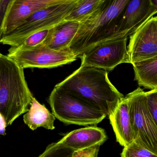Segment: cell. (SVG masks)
<instances>
[{
	"mask_svg": "<svg viewBox=\"0 0 157 157\" xmlns=\"http://www.w3.org/2000/svg\"><path fill=\"white\" fill-rule=\"evenodd\" d=\"M56 86L109 117L124 97L110 81L108 72L93 67L80 66Z\"/></svg>",
	"mask_w": 157,
	"mask_h": 157,
	"instance_id": "cell-1",
	"label": "cell"
},
{
	"mask_svg": "<svg viewBox=\"0 0 157 157\" xmlns=\"http://www.w3.org/2000/svg\"><path fill=\"white\" fill-rule=\"evenodd\" d=\"M129 1L104 0L94 14L80 23L78 32L70 47L77 58L98 44L119 39L117 25Z\"/></svg>",
	"mask_w": 157,
	"mask_h": 157,
	"instance_id": "cell-2",
	"label": "cell"
},
{
	"mask_svg": "<svg viewBox=\"0 0 157 157\" xmlns=\"http://www.w3.org/2000/svg\"><path fill=\"white\" fill-rule=\"evenodd\" d=\"M34 97L25 78L24 69L7 55L0 57V112L6 125L26 113Z\"/></svg>",
	"mask_w": 157,
	"mask_h": 157,
	"instance_id": "cell-3",
	"label": "cell"
},
{
	"mask_svg": "<svg viewBox=\"0 0 157 157\" xmlns=\"http://www.w3.org/2000/svg\"><path fill=\"white\" fill-rule=\"evenodd\" d=\"M77 2V0H62L35 12L13 31L4 36L1 43L16 47L31 34L54 27L64 20Z\"/></svg>",
	"mask_w": 157,
	"mask_h": 157,
	"instance_id": "cell-4",
	"label": "cell"
},
{
	"mask_svg": "<svg viewBox=\"0 0 157 157\" xmlns=\"http://www.w3.org/2000/svg\"><path fill=\"white\" fill-rule=\"evenodd\" d=\"M48 101L55 118L68 125H96L107 117L101 112L56 86Z\"/></svg>",
	"mask_w": 157,
	"mask_h": 157,
	"instance_id": "cell-5",
	"label": "cell"
},
{
	"mask_svg": "<svg viewBox=\"0 0 157 157\" xmlns=\"http://www.w3.org/2000/svg\"><path fill=\"white\" fill-rule=\"evenodd\" d=\"M125 97L129 102L135 142L157 155V127L148 109L145 91L139 87Z\"/></svg>",
	"mask_w": 157,
	"mask_h": 157,
	"instance_id": "cell-6",
	"label": "cell"
},
{
	"mask_svg": "<svg viewBox=\"0 0 157 157\" xmlns=\"http://www.w3.org/2000/svg\"><path fill=\"white\" fill-rule=\"evenodd\" d=\"M8 52L7 56L24 69L54 68L71 63L77 59L70 49L55 50L43 43L25 49H17L11 47Z\"/></svg>",
	"mask_w": 157,
	"mask_h": 157,
	"instance_id": "cell-7",
	"label": "cell"
},
{
	"mask_svg": "<svg viewBox=\"0 0 157 157\" xmlns=\"http://www.w3.org/2000/svg\"><path fill=\"white\" fill-rule=\"evenodd\" d=\"M128 37L121 38L98 44L81 54L80 66L101 69L107 72L119 65L131 63L127 42Z\"/></svg>",
	"mask_w": 157,
	"mask_h": 157,
	"instance_id": "cell-8",
	"label": "cell"
},
{
	"mask_svg": "<svg viewBox=\"0 0 157 157\" xmlns=\"http://www.w3.org/2000/svg\"><path fill=\"white\" fill-rule=\"evenodd\" d=\"M127 50L132 65L157 57V16L130 36Z\"/></svg>",
	"mask_w": 157,
	"mask_h": 157,
	"instance_id": "cell-9",
	"label": "cell"
},
{
	"mask_svg": "<svg viewBox=\"0 0 157 157\" xmlns=\"http://www.w3.org/2000/svg\"><path fill=\"white\" fill-rule=\"evenodd\" d=\"M157 14L152 0H130L118 23V37H128Z\"/></svg>",
	"mask_w": 157,
	"mask_h": 157,
	"instance_id": "cell-10",
	"label": "cell"
},
{
	"mask_svg": "<svg viewBox=\"0 0 157 157\" xmlns=\"http://www.w3.org/2000/svg\"><path fill=\"white\" fill-rule=\"evenodd\" d=\"M62 0H11L2 28V37L13 31L24 20L38 10Z\"/></svg>",
	"mask_w": 157,
	"mask_h": 157,
	"instance_id": "cell-11",
	"label": "cell"
},
{
	"mask_svg": "<svg viewBox=\"0 0 157 157\" xmlns=\"http://www.w3.org/2000/svg\"><path fill=\"white\" fill-rule=\"evenodd\" d=\"M108 139L104 129L97 126H88L70 132L58 143L76 151L99 145L101 146Z\"/></svg>",
	"mask_w": 157,
	"mask_h": 157,
	"instance_id": "cell-12",
	"label": "cell"
},
{
	"mask_svg": "<svg viewBox=\"0 0 157 157\" xmlns=\"http://www.w3.org/2000/svg\"><path fill=\"white\" fill-rule=\"evenodd\" d=\"M109 118L116 136V141L121 146L126 147L135 142L129 102L126 97H124Z\"/></svg>",
	"mask_w": 157,
	"mask_h": 157,
	"instance_id": "cell-13",
	"label": "cell"
},
{
	"mask_svg": "<svg viewBox=\"0 0 157 157\" xmlns=\"http://www.w3.org/2000/svg\"><path fill=\"white\" fill-rule=\"evenodd\" d=\"M80 23L63 20L52 27L43 44L55 50L70 49L71 43L78 32Z\"/></svg>",
	"mask_w": 157,
	"mask_h": 157,
	"instance_id": "cell-14",
	"label": "cell"
},
{
	"mask_svg": "<svg viewBox=\"0 0 157 157\" xmlns=\"http://www.w3.org/2000/svg\"><path fill=\"white\" fill-rule=\"evenodd\" d=\"M55 118L45 105L40 104L34 97L29 110L24 115V121L32 131L40 127L53 130L55 128Z\"/></svg>",
	"mask_w": 157,
	"mask_h": 157,
	"instance_id": "cell-15",
	"label": "cell"
},
{
	"mask_svg": "<svg viewBox=\"0 0 157 157\" xmlns=\"http://www.w3.org/2000/svg\"><path fill=\"white\" fill-rule=\"evenodd\" d=\"M135 80L140 86L147 89H157V56L132 65Z\"/></svg>",
	"mask_w": 157,
	"mask_h": 157,
	"instance_id": "cell-16",
	"label": "cell"
},
{
	"mask_svg": "<svg viewBox=\"0 0 157 157\" xmlns=\"http://www.w3.org/2000/svg\"><path fill=\"white\" fill-rule=\"evenodd\" d=\"M103 2L104 0H77L76 4L64 21L82 23L94 14Z\"/></svg>",
	"mask_w": 157,
	"mask_h": 157,
	"instance_id": "cell-17",
	"label": "cell"
},
{
	"mask_svg": "<svg viewBox=\"0 0 157 157\" xmlns=\"http://www.w3.org/2000/svg\"><path fill=\"white\" fill-rule=\"evenodd\" d=\"M51 28L38 31L31 34L25 39L18 46L11 47H13L17 49H25L36 47L45 41L48 35Z\"/></svg>",
	"mask_w": 157,
	"mask_h": 157,
	"instance_id": "cell-18",
	"label": "cell"
},
{
	"mask_svg": "<svg viewBox=\"0 0 157 157\" xmlns=\"http://www.w3.org/2000/svg\"><path fill=\"white\" fill-rule=\"evenodd\" d=\"M74 152L73 149L61 145L57 142L49 145L38 157H72Z\"/></svg>",
	"mask_w": 157,
	"mask_h": 157,
	"instance_id": "cell-19",
	"label": "cell"
},
{
	"mask_svg": "<svg viewBox=\"0 0 157 157\" xmlns=\"http://www.w3.org/2000/svg\"><path fill=\"white\" fill-rule=\"evenodd\" d=\"M121 157H157V155L142 147L134 142L124 147L121 154Z\"/></svg>",
	"mask_w": 157,
	"mask_h": 157,
	"instance_id": "cell-20",
	"label": "cell"
},
{
	"mask_svg": "<svg viewBox=\"0 0 157 157\" xmlns=\"http://www.w3.org/2000/svg\"><path fill=\"white\" fill-rule=\"evenodd\" d=\"M147 106L157 127V89L146 92Z\"/></svg>",
	"mask_w": 157,
	"mask_h": 157,
	"instance_id": "cell-21",
	"label": "cell"
},
{
	"mask_svg": "<svg viewBox=\"0 0 157 157\" xmlns=\"http://www.w3.org/2000/svg\"><path fill=\"white\" fill-rule=\"evenodd\" d=\"M101 145H96L79 151H75L72 157H98Z\"/></svg>",
	"mask_w": 157,
	"mask_h": 157,
	"instance_id": "cell-22",
	"label": "cell"
},
{
	"mask_svg": "<svg viewBox=\"0 0 157 157\" xmlns=\"http://www.w3.org/2000/svg\"><path fill=\"white\" fill-rule=\"evenodd\" d=\"M11 1V0H0V44L1 39L2 38V28L3 25L6 10Z\"/></svg>",
	"mask_w": 157,
	"mask_h": 157,
	"instance_id": "cell-23",
	"label": "cell"
},
{
	"mask_svg": "<svg viewBox=\"0 0 157 157\" xmlns=\"http://www.w3.org/2000/svg\"><path fill=\"white\" fill-rule=\"evenodd\" d=\"M7 127L4 118L0 112V135H5L6 128Z\"/></svg>",
	"mask_w": 157,
	"mask_h": 157,
	"instance_id": "cell-24",
	"label": "cell"
},
{
	"mask_svg": "<svg viewBox=\"0 0 157 157\" xmlns=\"http://www.w3.org/2000/svg\"><path fill=\"white\" fill-rule=\"evenodd\" d=\"M152 1H153V0H152ZM153 2L154 4H155V5L157 7V0H156V1H153Z\"/></svg>",
	"mask_w": 157,
	"mask_h": 157,
	"instance_id": "cell-25",
	"label": "cell"
},
{
	"mask_svg": "<svg viewBox=\"0 0 157 157\" xmlns=\"http://www.w3.org/2000/svg\"><path fill=\"white\" fill-rule=\"evenodd\" d=\"M2 53H0V57H1V55H2Z\"/></svg>",
	"mask_w": 157,
	"mask_h": 157,
	"instance_id": "cell-26",
	"label": "cell"
}]
</instances>
